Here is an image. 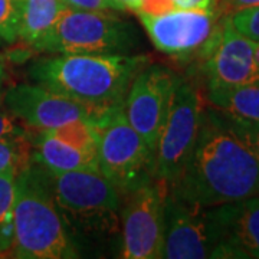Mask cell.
<instances>
[{"label": "cell", "instance_id": "cell-1", "mask_svg": "<svg viewBox=\"0 0 259 259\" xmlns=\"http://www.w3.org/2000/svg\"><path fill=\"white\" fill-rule=\"evenodd\" d=\"M167 190L203 207L259 196V160L223 121L204 105L192 153Z\"/></svg>", "mask_w": 259, "mask_h": 259}, {"label": "cell", "instance_id": "cell-2", "mask_svg": "<svg viewBox=\"0 0 259 259\" xmlns=\"http://www.w3.org/2000/svg\"><path fill=\"white\" fill-rule=\"evenodd\" d=\"M144 55L54 54L29 66V76L42 87L94 108L124 104L130 85L147 64Z\"/></svg>", "mask_w": 259, "mask_h": 259}, {"label": "cell", "instance_id": "cell-3", "mask_svg": "<svg viewBox=\"0 0 259 259\" xmlns=\"http://www.w3.org/2000/svg\"><path fill=\"white\" fill-rule=\"evenodd\" d=\"M12 252L20 259L78 258L44 168L30 163L16 176Z\"/></svg>", "mask_w": 259, "mask_h": 259}, {"label": "cell", "instance_id": "cell-4", "mask_svg": "<svg viewBox=\"0 0 259 259\" xmlns=\"http://www.w3.org/2000/svg\"><path fill=\"white\" fill-rule=\"evenodd\" d=\"M44 171L56 206L69 225L88 233H110L118 228L122 194L100 170Z\"/></svg>", "mask_w": 259, "mask_h": 259}, {"label": "cell", "instance_id": "cell-5", "mask_svg": "<svg viewBox=\"0 0 259 259\" xmlns=\"http://www.w3.org/2000/svg\"><path fill=\"white\" fill-rule=\"evenodd\" d=\"M140 45L137 29L114 12L66 9L52 29L33 45L45 54H121Z\"/></svg>", "mask_w": 259, "mask_h": 259}, {"label": "cell", "instance_id": "cell-6", "mask_svg": "<svg viewBox=\"0 0 259 259\" xmlns=\"http://www.w3.org/2000/svg\"><path fill=\"white\" fill-rule=\"evenodd\" d=\"M91 125L97 144L98 168L124 196L153 179V157L143 137L130 124L124 104L102 110Z\"/></svg>", "mask_w": 259, "mask_h": 259}, {"label": "cell", "instance_id": "cell-7", "mask_svg": "<svg viewBox=\"0 0 259 259\" xmlns=\"http://www.w3.org/2000/svg\"><path fill=\"white\" fill-rule=\"evenodd\" d=\"M202 108V97L193 83L180 78L153 157V179L167 186L180 175L196 141Z\"/></svg>", "mask_w": 259, "mask_h": 259}, {"label": "cell", "instance_id": "cell-8", "mask_svg": "<svg viewBox=\"0 0 259 259\" xmlns=\"http://www.w3.org/2000/svg\"><path fill=\"white\" fill-rule=\"evenodd\" d=\"M121 210V258H163L166 185L151 179L130 190Z\"/></svg>", "mask_w": 259, "mask_h": 259}, {"label": "cell", "instance_id": "cell-9", "mask_svg": "<svg viewBox=\"0 0 259 259\" xmlns=\"http://www.w3.org/2000/svg\"><path fill=\"white\" fill-rule=\"evenodd\" d=\"M180 76L164 65L146 64L134 76L124 101V111L154 157L158 139Z\"/></svg>", "mask_w": 259, "mask_h": 259}, {"label": "cell", "instance_id": "cell-10", "mask_svg": "<svg viewBox=\"0 0 259 259\" xmlns=\"http://www.w3.org/2000/svg\"><path fill=\"white\" fill-rule=\"evenodd\" d=\"M218 235L210 207L183 200L166 187L163 258H213Z\"/></svg>", "mask_w": 259, "mask_h": 259}, {"label": "cell", "instance_id": "cell-11", "mask_svg": "<svg viewBox=\"0 0 259 259\" xmlns=\"http://www.w3.org/2000/svg\"><path fill=\"white\" fill-rule=\"evenodd\" d=\"M3 102L15 118L35 130L56 128L78 120L93 121L102 111L39 83L10 87L5 91Z\"/></svg>", "mask_w": 259, "mask_h": 259}, {"label": "cell", "instance_id": "cell-12", "mask_svg": "<svg viewBox=\"0 0 259 259\" xmlns=\"http://www.w3.org/2000/svg\"><path fill=\"white\" fill-rule=\"evenodd\" d=\"M200 58L206 88L259 83V71L253 61V40L233 28L229 15H222Z\"/></svg>", "mask_w": 259, "mask_h": 259}, {"label": "cell", "instance_id": "cell-13", "mask_svg": "<svg viewBox=\"0 0 259 259\" xmlns=\"http://www.w3.org/2000/svg\"><path fill=\"white\" fill-rule=\"evenodd\" d=\"M143 28L157 51L170 56L202 55L222 18L221 12L171 10L151 16L137 13Z\"/></svg>", "mask_w": 259, "mask_h": 259}, {"label": "cell", "instance_id": "cell-14", "mask_svg": "<svg viewBox=\"0 0 259 259\" xmlns=\"http://www.w3.org/2000/svg\"><path fill=\"white\" fill-rule=\"evenodd\" d=\"M218 246L213 258L259 259V196L210 207Z\"/></svg>", "mask_w": 259, "mask_h": 259}, {"label": "cell", "instance_id": "cell-15", "mask_svg": "<svg viewBox=\"0 0 259 259\" xmlns=\"http://www.w3.org/2000/svg\"><path fill=\"white\" fill-rule=\"evenodd\" d=\"M28 140L32 146V161L47 170H100L95 153L72 147L61 140L48 136L42 130L28 127Z\"/></svg>", "mask_w": 259, "mask_h": 259}, {"label": "cell", "instance_id": "cell-16", "mask_svg": "<svg viewBox=\"0 0 259 259\" xmlns=\"http://www.w3.org/2000/svg\"><path fill=\"white\" fill-rule=\"evenodd\" d=\"M18 12V40L33 47L47 35L66 9L62 0H15Z\"/></svg>", "mask_w": 259, "mask_h": 259}, {"label": "cell", "instance_id": "cell-17", "mask_svg": "<svg viewBox=\"0 0 259 259\" xmlns=\"http://www.w3.org/2000/svg\"><path fill=\"white\" fill-rule=\"evenodd\" d=\"M206 98L209 105L228 115L259 122V83L209 87Z\"/></svg>", "mask_w": 259, "mask_h": 259}, {"label": "cell", "instance_id": "cell-18", "mask_svg": "<svg viewBox=\"0 0 259 259\" xmlns=\"http://www.w3.org/2000/svg\"><path fill=\"white\" fill-rule=\"evenodd\" d=\"M15 183H16L15 173L12 171L0 173V253L12 250V245H13Z\"/></svg>", "mask_w": 259, "mask_h": 259}, {"label": "cell", "instance_id": "cell-19", "mask_svg": "<svg viewBox=\"0 0 259 259\" xmlns=\"http://www.w3.org/2000/svg\"><path fill=\"white\" fill-rule=\"evenodd\" d=\"M32 163V146L28 134L22 137L0 139V173L12 171L18 176Z\"/></svg>", "mask_w": 259, "mask_h": 259}, {"label": "cell", "instance_id": "cell-20", "mask_svg": "<svg viewBox=\"0 0 259 259\" xmlns=\"http://www.w3.org/2000/svg\"><path fill=\"white\" fill-rule=\"evenodd\" d=\"M42 131H45L48 136L61 140L72 147L97 154V144H95V136H94L91 121L78 120L65 124L62 127L42 130Z\"/></svg>", "mask_w": 259, "mask_h": 259}, {"label": "cell", "instance_id": "cell-21", "mask_svg": "<svg viewBox=\"0 0 259 259\" xmlns=\"http://www.w3.org/2000/svg\"><path fill=\"white\" fill-rule=\"evenodd\" d=\"M222 112V111H221ZM226 127L249 148V151L259 160V122L258 121L242 120L222 112Z\"/></svg>", "mask_w": 259, "mask_h": 259}, {"label": "cell", "instance_id": "cell-22", "mask_svg": "<svg viewBox=\"0 0 259 259\" xmlns=\"http://www.w3.org/2000/svg\"><path fill=\"white\" fill-rule=\"evenodd\" d=\"M233 28L243 36L259 40V6L238 10L229 15Z\"/></svg>", "mask_w": 259, "mask_h": 259}, {"label": "cell", "instance_id": "cell-23", "mask_svg": "<svg viewBox=\"0 0 259 259\" xmlns=\"http://www.w3.org/2000/svg\"><path fill=\"white\" fill-rule=\"evenodd\" d=\"M0 40L18 42V12L15 0H0Z\"/></svg>", "mask_w": 259, "mask_h": 259}, {"label": "cell", "instance_id": "cell-24", "mask_svg": "<svg viewBox=\"0 0 259 259\" xmlns=\"http://www.w3.org/2000/svg\"><path fill=\"white\" fill-rule=\"evenodd\" d=\"M28 134V128H25L18 118H15L12 114L0 111V139L8 137H22Z\"/></svg>", "mask_w": 259, "mask_h": 259}, {"label": "cell", "instance_id": "cell-25", "mask_svg": "<svg viewBox=\"0 0 259 259\" xmlns=\"http://www.w3.org/2000/svg\"><path fill=\"white\" fill-rule=\"evenodd\" d=\"M173 8L177 10H199V12H221V0H170ZM222 13V12H221Z\"/></svg>", "mask_w": 259, "mask_h": 259}, {"label": "cell", "instance_id": "cell-26", "mask_svg": "<svg viewBox=\"0 0 259 259\" xmlns=\"http://www.w3.org/2000/svg\"><path fill=\"white\" fill-rule=\"evenodd\" d=\"M68 9L88 10V12H112L108 0H62ZM115 12V10H114Z\"/></svg>", "mask_w": 259, "mask_h": 259}, {"label": "cell", "instance_id": "cell-27", "mask_svg": "<svg viewBox=\"0 0 259 259\" xmlns=\"http://www.w3.org/2000/svg\"><path fill=\"white\" fill-rule=\"evenodd\" d=\"M175 10L170 0H143L141 6L136 13H144V15H151V16H158L164 15L167 12Z\"/></svg>", "mask_w": 259, "mask_h": 259}, {"label": "cell", "instance_id": "cell-28", "mask_svg": "<svg viewBox=\"0 0 259 259\" xmlns=\"http://www.w3.org/2000/svg\"><path fill=\"white\" fill-rule=\"evenodd\" d=\"M252 6H259V0H221L219 10L222 15H232L235 12Z\"/></svg>", "mask_w": 259, "mask_h": 259}, {"label": "cell", "instance_id": "cell-29", "mask_svg": "<svg viewBox=\"0 0 259 259\" xmlns=\"http://www.w3.org/2000/svg\"><path fill=\"white\" fill-rule=\"evenodd\" d=\"M141 2L143 0H108V3L115 12H124V10L137 12L141 6Z\"/></svg>", "mask_w": 259, "mask_h": 259}, {"label": "cell", "instance_id": "cell-30", "mask_svg": "<svg viewBox=\"0 0 259 259\" xmlns=\"http://www.w3.org/2000/svg\"><path fill=\"white\" fill-rule=\"evenodd\" d=\"M8 76V58L5 54L0 52V101L5 95V82Z\"/></svg>", "mask_w": 259, "mask_h": 259}, {"label": "cell", "instance_id": "cell-31", "mask_svg": "<svg viewBox=\"0 0 259 259\" xmlns=\"http://www.w3.org/2000/svg\"><path fill=\"white\" fill-rule=\"evenodd\" d=\"M253 61L259 71V40H253Z\"/></svg>", "mask_w": 259, "mask_h": 259}]
</instances>
